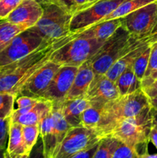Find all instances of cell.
Instances as JSON below:
<instances>
[{"label": "cell", "mask_w": 157, "mask_h": 158, "mask_svg": "<svg viewBox=\"0 0 157 158\" xmlns=\"http://www.w3.org/2000/svg\"><path fill=\"white\" fill-rule=\"evenodd\" d=\"M94 77L95 73L89 61L85 62L78 67L72 86L65 100L84 97Z\"/></svg>", "instance_id": "2e32d148"}, {"label": "cell", "mask_w": 157, "mask_h": 158, "mask_svg": "<svg viewBox=\"0 0 157 158\" xmlns=\"http://www.w3.org/2000/svg\"><path fill=\"white\" fill-rule=\"evenodd\" d=\"M61 66V65L49 60L26 82L17 97L26 96L43 100L42 97L49 83Z\"/></svg>", "instance_id": "8fae6325"}, {"label": "cell", "mask_w": 157, "mask_h": 158, "mask_svg": "<svg viewBox=\"0 0 157 158\" xmlns=\"http://www.w3.org/2000/svg\"><path fill=\"white\" fill-rule=\"evenodd\" d=\"M27 28L9 23L6 20L0 21V52L6 49L14 38Z\"/></svg>", "instance_id": "603a6c76"}, {"label": "cell", "mask_w": 157, "mask_h": 158, "mask_svg": "<svg viewBox=\"0 0 157 158\" xmlns=\"http://www.w3.org/2000/svg\"><path fill=\"white\" fill-rule=\"evenodd\" d=\"M42 12L41 4L33 0H22L5 20L29 29L35 26Z\"/></svg>", "instance_id": "9a60e30c"}, {"label": "cell", "mask_w": 157, "mask_h": 158, "mask_svg": "<svg viewBox=\"0 0 157 158\" xmlns=\"http://www.w3.org/2000/svg\"><path fill=\"white\" fill-rule=\"evenodd\" d=\"M149 106L135 117H129L117 123L108 136L138 149L148 147L149 134L152 127V117Z\"/></svg>", "instance_id": "277c9868"}, {"label": "cell", "mask_w": 157, "mask_h": 158, "mask_svg": "<svg viewBox=\"0 0 157 158\" xmlns=\"http://www.w3.org/2000/svg\"><path fill=\"white\" fill-rule=\"evenodd\" d=\"M152 43V42L150 40H148V41L144 42L142 44L139 45L138 46H136L135 48H134L133 49H132L131 51H129V52L124 55L123 56H122L121 58L119 59L109 69H108L107 72L106 73L105 76H106L107 78H109V80H111L112 81L115 82V80H117V78L119 77V76L122 73L124 70H126L127 68L132 66V65L133 64L134 61L135 60V59L142 53L143 51H144L149 45Z\"/></svg>", "instance_id": "ffe728a7"}, {"label": "cell", "mask_w": 157, "mask_h": 158, "mask_svg": "<svg viewBox=\"0 0 157 158\" xmlns=\"http://www.w3.org/2000/svg\"><path fill=\"white\" fill-rule=\"evenodd\" d=\"M103 43L96 39L74 38L54 49L49 60L61 66L79 67L97 52Z\"/></svg>", "instance_id": "5b68a950"}, {"label": "cell", "mask_w": 157, "mask_h": 158, "mask_svg": "<svg viewBox=\"0 0 157 158\" xmlns=\"http://www.w3.org/2000/svg\"><path fill=\"white\" fill-rule=\"evenodd\" d=\"M98 145L99 143L95 144V146L92 147V148H89V149L85 150V151H83L81 152L78 153V154H75L71 158H93L94 154H95V151H96L97 148H98Z\"/></svg>", "instance_id": "8d00e7d4"}, {"label": "cell", "mask_w": 157, "mask_h": 158, "mask_svg": "<svg viewBox=\"0 0 157 158\" xmlns=\"http://www.w3.org/2000/svg\"><path fill=\"white\" fill-rule=\"evenodd\" d=\"M143 90L147 95L149 100L157 97V79L155 81L152 82L150 85H149L146 87L143 88Z\"/></svg>", "instance_id": "74e56055"}, {"label": "cell", "mask_w": 157, "mask_h": 158, "mask_svg": "<svg viewBox=\"0 0 157 158\" xmlns=\"http://www.w3.org/2000/svg\"><path fill=\"white\" fill-rule=\"evenodd\" d=\"M155 1L156 0H125L115 10L100 22L122 18L130 12Z\"/></svg>", "instance_id": "cb8c5ba5"}, {"label": "cell", "mask_w": 157, "mask_h": 158, "mask_svg": "<svg viewBox=\"0 0 157 158\" xmlns=\"http://www.w3.org/2000/svg\"><path fill=\"white\" fill-rule=\"evenodd\" d=\"M0 21H2V20H1V19H0Z\"/></svg>", "instance_id": "c3c4849f"}, {"label": "cell", "mask_w": 157, "mask_h": 158, "mask_svg": "<svg viewBox=\"0 0 157 158\" xmlns=\"http://www.w3.org/2000/svg\"><path fill=\"white\" fill-rule=\"evenodd\" d=\"M22 125L11 122L6 151L12 155L30 154L28 153L22 137Z\"/></svg>", "instance_id": "44dd1931"}, {"label": "cell", "mask_w": 157, "mask_h": 158, "mask_svg": "<svg viewBox=\"0 0 157 158\" xmlns=\"http://www.w3.org/2000/svg\"><path fill=\"white\" fill-rule=\"evenodd\" d=\"M5 158H29V154H20V155H12L6 151L5 152Z\"/></svg>", "instance_id": "7bdbcfd3"}, {"label": "cell", "mask_w": 157, "mask_h": 158, "mask_svg": "<svg viewBox=\"0 0 157 158\" xmlns=\"http://www.w3.org/2000/svg\"><path fill=\"white\" fill-rule=\"evenodd\" d=\"M103 137L97 130L83 126L71 127L53 158H71L75 154L95 146Z\"/></svg>", "instance_id": "52a82bcc"}, {"label": "cell", "mask_w": 157, "mask_h": 158, "mask_svg": "<svg viewBox=\"0 0 157 158\" xmlns=\"http://www.w3.org/2000/svg\"><path fill=\"white\" fill-rule=\"evenodd\" d=\"M151 46H152V43L144 51L142 52V53L135 59L133 64L132 65L134 74L140 81H142L144 77L148 65H149V57H150L151 53Z\"/></svg>", "instance_id": "4316f807"}, {"label": "cell", "mask_w": 157, "mask_h": 158, "mask_svg": "<svg viewBox=\"0 0 157 158\" xmlns=\"http://www.w3.org/2000/svg\"><path fill=\"white\" fill-rule=\"evenodd\" d=\"M119 96L132 94L141 89V81L134 74L132 66L123 71L115 82Z\"/></svg>", "instance_id": "7402d4cb"}, {"label": "cell", "mask_w": 157, "mask_h": 158, "mask_svg": "<svg viewBox=\"0 0 157 158\" xmlns=\"http://www.w3.org/2000/svg\"><path fill=\"white\" fill-rule=\"evenodd\" d=\"M39 129V137L42 141L45 157L53 158L58 148V144L52 112L40 122Z\"/></svg>", "instance_id": "d6986e66"}, {"label": "cell", "mask_w": 157, "mask_h": 158, "mask_svg": "<svg viewBox=\"0 0 157 158\" xmlns=\"http://www.w3.org/2000/svg\"><path fill=\"white\" fill-rule=\"evenodd\" d=\"M22 0H0V19L4 20Z\"/></svg>", "instance_id": "836d02e7"}, {"label": "cell", "mask_w": 157, "mask_h": 158, "mask_svg": "<svg viewBox=\"0 0 157 158\" xmlns=\"http://www.w3.org/2000/svg\"><path fill=\"white\" fill-rule=\"evenodd\" d=\"M148 40H150L149 36H132L123 26H120L88 60L95 76L105 75L119 59Z\"/></svg>", "instance_id": "7a4b0ae2"}, {"label": "cell", "mask_w": 157, "mask_h": 158, "mask_svg": "<svg viewBox=\"0 0 157 158\" xmlns=\"http://www.w3.org/2000/svg\"><path fill=\"white\" fill-rule=\"evenodd\" d=\"M151 113L152 117V126L157 129V110L151 107Z\"/></svg>", "instance_id": "60d3db41"}, {"label": "cell", "mask_w": 157, "mask_h": 158, "mask_svg": "<svg viewBox=\"0 0 157 158\" xmlns=\"http://www.w3.org/2000/svg\"><path fill=\"white\" fill-rule=\"evenodd\" d=\"M141 157L142 154L139 152L137 148L129 146L119 140L112 158H141Z\"/></svg>", "instance_id": "1f68e13d"}, {"label": "cell", "mask_w": 157, "mask_h": 158, "mask_svg": "<svg viewBox=\"0 0 157 158\" xmlns=\"http://www.w3.org/2000/svg\"><path fill=\"white\" fill-rule=\"evenodd\" d=\"M86 1V0H52V2L58 5L63 9L74 15Z\"/></svg>", "instance_id": "d6a6232c"}, {"label": "cell", "mask_w": 157, "mask_h": 158, "mask_svg": "<svg viewBox=\"0 0 157 158\" xmlns=\"http://www.w3.org/2000/svg\"><path fill=\"white\" fill-rule=\"evenodd\" d=\"M98 1L99 0H86V2H85L84 4H83V6H82L81 7L78 9V10L77 11V12H79V11H82V10H83V9H86V8L89 7V6H91L92 5H93L94 3H95L96 2H98ZM76 12H75V13H76Z\"/></svg>", "instance_id": "b9f144b4"}, {"label": "cell", "mask_w": 157, "mask_h": 158, "mask_svg": "<svg viewBox=\"0 0 157 158\" xmlns=\"http://www.w3.org/2000/svg\"><path fill=\"white\" fill-rule=\"evenodd\" d=\"M156 1L143 6L120 18L122 26L135 37L149 36L156 19Z\"/></svg>", "instance_id": "9c48e42d"}, {"label": "cell", "mask_w": 157, "mask_h": 158, "mask_svg": "<svg viewBox=\"0 0 157 158\" xmlns=\"http://www.w3.org/2000/svg\"><path fill=\"white\" fill-rule=\"evenodd\" d=\"M150 105L152 107L157 110V97H154V98L152 99H150Z\"/></svg>", "instance_id": "f6af8a7d"}, {"label": "cell", "mask_w": 157, "mask_h": 158, "mask_svg": "<svg viewBox=\"0 0 157 158\" xmlns=\"http://www.w3.org/2000/svg\"><path fill=\"white\" fill-rule=\"evenodd\" d=\"M157 3V0H156ZM149 38L152 43L155 42V40H157V13H156V19H155V26H154L153 29L151 31L150 34H149Z\"/></svg>", "instance_id": "ab89813d"}, {"label": "cell", "mask_w": 157, "mask_h": 158, "mask_svg": "<svg viewBox=\"0 0 157 158\" xmlns=\"http://www.w3.org/2000/svg\"><path fill=\"white\" fill-rule=\"evenodd\" d=\"M16 97L8 93L0 92V119L9 118L13 113Z\"/></svg>", "instance_id": "f546056e"}, {"label": "cell", "mask_w": 157, "mask_h": 158, "mask_svg": "<svg viewBox=\"0 0 157 158\" xmlns=\"http://www.w3.org/2000/svg\"><path fill=\"white\" fill-rule=\"evenodd\" d=\"M149 142H151L157 149V129L155 127H154L153 126L152 127V128L150 130V132H149Z\"/></svg>", "instance_id": "f35d334b"}, {"label": "cell", "mask_w": 157, "mask_h": 158, "mask_svg": "<svg viewBox=\"0 0 157 158\" xmlns=\"http://www.w3.org/2000/svg\"><path fill=\"white\" fill-rule=\"evenodd\" d=\"M53 103L48 100H41L27 113L11 117V122L22 125H39L40 122L52 110Z\"/></svg>", "instance_id": "e0dca14e"}, {"label": "cell", "mask_w": 157, "mask_h": 158, "mask_svg": "<svg viewBox=\"0 0 157 158\" xmlns=\"http://www.w3.org/2000/svg\"><path fill=\"white\" fill-rule=\"evenodd\" d=\"M22 137L28 153L30 154L33 147L39 137V125H24L22 126Z\"/></svg>", "instance_id": "f1b7e54d"}, {"label": "cell", "mask_w": 157, "mask_h": 158, "mask_svg": "<svg viewBox=\"0 0 157 158\" xmlns=\"http://www.w3.org/2000/svg\"><path fill=\"white\" fill-rule=\"evenodd\" d=\"M78 69L76 66H62L49 83L42 97L43 100H50L52 103L64 101Z\"/></svg>", "instance_id": "7c38bea8"}, {"label": "cell", "mask_w": 157, "mask_h": 158, "mask_svg": "<svg viewBox=\"0 0 157 158\" xmlns=\"http://www.w3.org/2000/svg\"><path fill=\"white\" fill-rule=\"evenodd\" d=\"M43 12L38 23L32 27L44 40L55 41L70 33L72 14L53 2L42 5Z\"/></svg>", "instance_id": "8992f818"}, {"label": "cell", "mask_w": 157, "mask_h": 158, "mask_svg": "<svg viewBox=\"0 0 157 158\" xmlns=\"http://www.w3.org/2000/svg\"><path fill=\"white\" fill-rule=\"evenodd\" d=\"M149 106L150 100L142 88L132 94L119 96L106 103L103 108L97 131L103 137H106L117 123L138 115Z\"/></svg>", "instance_id": "3957f363"}, {"label": "cell", "mask_w": 157, "mask_h": 158, "mask_svg": "<svg viewBox=\"0 0 157 158\" xmlns=\"http://www.w3.org/2000/svg\"><path fill=\"white\" fill-rule=\"evenodd\" d=\"M48 40H44L32 28L26 29L12 40L10 44L0 52V66L9 64L26 56Z\"/></svg>", "instance_id": "ba28073f"}, {"label": "cell", "mask_w": 157, "mask_h": 158, "mask_svg": "<svg viewBox=\"0 0 157 158\" xmlns=\"http://www.w3.org/2000/svg\"><path fill=\"white\" fill-rule=\"evenodd\" d=\"M102 110L90 106L85 110L82 114L81 126L89 129L97 130L101 120Z\"/></svg>", "instance_id": "83f0119b"}, {"label": "cell", "mask_w": 157, "mask_h": 158, "mask_svg": "<svg viewBox=\"0 0 157 158\" xmlns=\"http://www.w3.org/2000/svg\"><path fill=\"white\" fill-rule=\"evenodd\" d=\"M6 148H0V158H5V152H6Z\"/></svg>", "instance_id": "7dc6e473"}, {"label": "cell", "mask_w": 157, "mask_h": 158, "mask_svg": "<svg viewBox=\"0 0 157 158\" xmlns=\"http://www.w3.org/2000/svg\"><path fill=\"white\" fill-rule=\"evenodd\" d=\"M119 97L115 82L105 75L94 77L85 96L91 106L98 109H103L106 103Z\"/></svg>", "instance_id": "4fadbf2b"}, {"label": "cell", "mask_w": 157, "mask_h": 158, "mask_svg": "<svg viewBox=\"0 0 157 158\" xmlns=\"http://www.w3.org/2000/svg\"><path fill=\"white\" fill-rule=\"evenodd\" d=\"M53 50V41L48 40L26 56L0 66V92L17 97L26 82L49 61Z\"/></svg>", "instance_id": "6da1fadb"}, {"label": "cell", "mask_w": 157, "mask_h": 158, "mask_svg": "<svg viewBox=\"0 0 157 158\" xmlns=\"http://www.w3.org/2000/svg\"><path fill=\"white\" fill-rule=\"evenodd\" d=\"M141 158H157V154H150L147 151H145L143 154H142Z\"/></svg>", "instance_id": "ee69618b"}, {"label": "cell", "mask_w": 157, "mask_h": 158, "mask_svg": "<svg viewBox=\"0 0 157 158\" xmlns=\"http://www.w3.org/2000/svg\"><path fill=\"white\" fill-rule=\"evenodd\" d=\"M10 123V117L6 119H0V148H2L6 149L7 147Z\"/></svg>", "instance_id": "e575fe53"}, {"label": "cell", "mask_w": 157, "mask_h": 158, "mask_svg": "<svg viewBox=\"0 0 157 158\" xmlns=\"http://www.w3.org/2000/svg\"><path fill=\"white\" fill-rule=\"evenodd\" d=\"M125 0H99L89 7L77 12L72 17L70 33L89 27L99 23L115 10Z\"/></svg>", "instance_id": "30bf717a"}, {"label": "cell", "mask_w": 157, "mask_h": 158, "mask_svg": "<svg viewBox=\"0 0 157 158\" xmlns=\"http://www.w3.org/2000/svg\"><path fill=\"white\" fill-rule=\"evenodd\" d=\"M33 1H35L38 3H39V4L42 5V4H46V3L52 2V0H33Z\"/></svg>", "instance_id": "bcb514c9"}, {"label": "cell", "mask_w": 157, "mask_h": 158, "mask_svg": "<svg viewBox=\"0 0 157 158\" xmlns=\"http://www.w3.org/2000/svg\"><path fill=\"white\" fill-rule=\"evenodd\" d=\"M39 100V99L32 98V97H26V96H19L16 97L15 103L17 104V108H15L11 117L22 115L28 111L30 110Z\"/></svg>", "instance_id": "4dcf8cb0"}, {"label": "cell", "mask_w": 157, "mask_h": 158, "mask_svg": "<svg viewBox=\"0 0 157 158\" xmlns=\"http://www.w3.org/2000/svg\"><path fill=\"white\" fill-rule=\"evenodd\" d=\"M29 158H46L43 151V144L41 137H38V140L35 146L33 147L29 154Z\"/></svg>", "instance_id": "d590c367"}, {"label": "cell", "mask_w": 157, "mask_h": 158, "mask_svg": "<svg viewBox=\"0 0 157 158\" xmlns=\"http://www.w3.org/2000/svg\"><path fill=\"white\" fill-rule=\"evenodd\" d=\"M58 103L61 107L63 117L72 127L81 126L82 114L85 110L91 106L85 97L65 100L62 103Z\"/></svg>", "instance_id": "ac0fdd59"}, {"label": "cell", "mask_w": 157, "mask_h": 158, "mask_svg": "<svg viewBox=\"0 0 157 158\" xmlns=\"http://www.w3.org/2000/svg\"><path fill=\"white\" fill-rule=\"evenodd\" d=\"M157 79V40L152 43L149 65L141 81L142 89L150 85Z\"/></svg>", "instance_id": "d4e9b609"}, {"label": "cell", "mask_w": 157, "mask_h": 158, "mask_svg": "<svg viewBox=\"0 0 157 158\" xmlns=\"http://www.w3.org/2000/svg\"><path fill=\"white\" fill-rule=\"evenodd\" d=\"M120 26H122L120 18L99 22L95 24L91 25L86 29H83L74 33H69L68 35L55 40L53 42V48L54 49H56L64 43L70 41L72 39L78 38V37L86 39H96L99 41L104 42L108 38H109Z\"/></svg>", "instance_id": "5bb4252c"}, {"label": "cell", "mask_w": 157, "mask_h": 158, "mask_svg": "<svg viewBox=\"0 0 157 158\" xmlns=\"http://www.w3.org/2000/svg\"><path fill=\"white\" fill-rule=\"evenodd\" d=\"M119 140L110 136L104 137L99 143L93 158H112Z\"/></svg>", "instance_id": "484cf974"}]
</instances>
